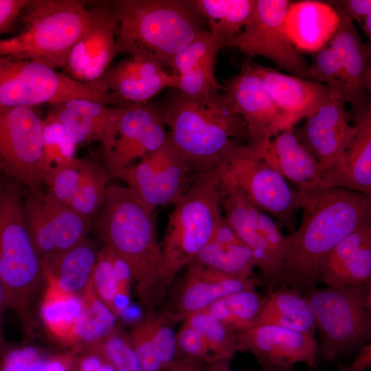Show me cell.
<instances>
[{
    "instance_id": "cell-1",
    "label": "cell",
    "mask_w": 371,
    "mask_h": 371,
    "mask_svg": "<svg viewBox=\"0 0 371 371\" xmlns=\"http://www.w3.org/2000/svg\"><path fill=\"white\" fill-rule=\"evenodd\" d=\"M299 227L285 235L278 285L304 293L320 283L323 262L357 228L371 223V197L343 188L297 189Z\"/></svg>"
},
{
    "instance_id": "cell-2",
    "label": "cell",
    "mask_w": 371,
    "mask_h": 371,
    "mask_svg": "<svg viewBox=\"0 0 371 371\" xmlns=\"http://www.w3.org/2000/svg\"><path fill=\"white\" fill-rule=\"evenodd\" d=\"M153 212L127 186H109L92 227L104 245L127 264L139 300L148 310L166 291Z\"/></svg>"
},
{
    "instance_id": "cell-3",
    "label": "cell",
    "mask_w": 371,
    "mask_h": 371,
    "mask_svg": "<svg viewBox=\"0 0 371 371\" xmlns=\"http://www.w3.org/2000/svg\"><path fill=\"white\" fill-rule=\"evenodd\" d=\"M159 107L169 142L194 177L216 167L246 143V125L223 92L192 100L170 89Z\"/></svg>"
},
{
    "instance_id": "cell-4",
    "label": "cell",
    "mask_w": 371,
    "mask_h": 371,
    "mask_svg": "<svg viewBox=\"0 0 371 371\" xmlns=\"http://www.w3.org/2000/svg\"><path fill=\"white\" fill-rule=\"evenodd\" d=\"M119 21L115 54L143 55L168 66L204 29L194 0H113Z\"/></svg>"
},
{
    "instance_id": "cell-5",
    "label": "cell",
    "mask_w": 371,
    "mask_h": 371,
    "mask_svg": "<svg viewBox=\"0 0 371 371\" xmlns=\"http://www.w3.org/2000/svg\"><path fill=\"white\" fill-rule=\"evenodd\" d=\"M91 16V3L87 1L30 0L19 17L21 30L11 37L0 38V56L28 59L63 70Z\"/></svg>"
},
{
    "instance_id": "cell-6",
    "label": "cell",
    "mask_w": 371,
    "mask_h": 371,
    "mask_svg": "<svg viewBox=\"0 0 371 371\" xmlns=\"http://www.w3.org/2000/svg\"><path fill=\"white\" fill-rule=\"evenodd\" d=\"M216 166L198 174L175 204L164 243L162 279L167 289L177 272L210 240L223 218Z\"/></svg>"
},
{
    "instance_id": "cell-7",
    "label": "cell",
    "mask_w": 371,
    "mask_h": 371,
    "mask_svg": "<svg viewBox=\"0 0 371 371\" xmlns=\"http://www.w3.org/2000/svg\"><path fill=\"white\" fill-rule=\"evenodd\" d=\"M25 189L0 172V283L6 307L20 315L32 308L43 280L23 218Z\"/></svg>"
},
{
    "instance_id": "cell-8",
    "label": "cell",
    "mask_w": 371,
    "mask_h": 371,
    "mask_svg": "<svg viewBox=\"0 0 371 371\" xmlns=\"http://www.w3.org/2000/svg\"><path fill=\"white\" fill-rule=\"evenodd\" d=\"M303 295L319 334L318 359L350 356L371 341V281L343 287L311 288Z\"/></svg>"
},
{
    "instance_id": "cell-9",
    "label": "cell",
    "mask_w": 371,
    "mask_h": 371,
    "mask_svg": "<svg viewBox=\"0 0 371 371\" xmlns=\"http://www.w3.org/2000/svg\"><path fill=\"white\" fill-rule=\"evenodd\" d=\"M85 98L120 106L99 84L76 81L62 71L28 59L0 56V110Z\"/></svg>"
},
{
    "instance_id": "cell-10",
    "label": "cell",
    "mask_w": 371,
    "mask_h": 371,
    "mask_svg": "<svg viewBox=\"0 0 371 371\" xmlns=\"http://www.w3.org/2000/svg\"><path fill=\"white\" fill-rule=\"evenodd\" d=\"M216 169L220 176L238 187L279 225L290 233L296 229V214L300 210L298 190L293 189L246 143L232 150Z\"/></svg>"
},
{
    "instance_id": "cell-11",
    "label": "cell",
    "mask_w": 371,
    "mask_h": 371,
    "mask_svg": "<svg viewBox=\"0 0 371 371\" xmlns=\"http://www.w3.org/2000/svg\"><path fill=\"white\" fill-rule=\"evenodd\" d=\"M220 178L224 216L251 249L260 284L273 289L278 285L281 271L285 235L274 219L255 205L238 187Z\"/></svg>"
},
{
    "instance_id": "cell-12",
    "label": "cell",
    "mask_w": 371,
    "mask_h": 371,
    "mask_svg": "<svg viewBox=\"0 0 371 371\" xmlns=\"http://www.w3.org/2000/svg\"><path fill=\"white\" fill-rule=\"evenodd\" d=\"M0 172L27 189L43 190V119L32 107L0 110Z\"/></svg>"
},
{
    "instance_id": "cell-13",
    "label": "cell",
    "mask_w": 371,
    "mask_h": 371,
    "mask_svg": "<svg viewBox=\"0 0 371 371\" xmlns=\"http://www.w3.org/2000/svg\"><path fill=\"white\" fill-rule=\"evenodd\" d=\"M291 1L256 0L254 13L236 35L223 42L253 58L262 56L301 78L309 77V65L291 43L284 24Z\"/></svg>"
},
{
    "instance_id": "cell-14",
    "label": "cell",
    "mask_w": 371,
    "mask_h": 371,
    "mask_svg": "<svg viewBox=\"0 0 371 371\" xmlns=\"http://www.w3.org/2000/svg\"><path fill=\"white\" fill-rule=\"evenodd\" d=\"M23 214L27 231L41 259L82 242L87 238L94 221L58 201L46 191L27 188Z\"/></svg>"
},
{
    "instance_id": "cell-15",
    "label": "cell",
    "mask_w": 371,
    "mask_h": 371,
    "mask_svg": "<svg viewBox=\"0 0 371 371\" xmlns=\"http://www.w3.org/2000/svg\"><path fill=\"white\" fill-rule=\"evenodd\" d=\"M194 177L168 139L159 149L130 166L117 179L155 211L158 206L175 205Z\"/></svg>"
},
{
    "instance_id": "cell-16",
    "label": "cell",
    "mask_w": 371,
    "mask_h": 371,
    "mask_svg": "<svg viewBox=\"0 0 371 371\" xmlns=\"http://www.w3.org/2000/svg\"><path fill=\"white\" fill-rule=\"evenodd\" d=\"M168 141V132L159 105L150 103L124 105L117 136L112 150L101 155L100 162L111 179Z\"/></svg>"
},
{
    "instance_id": "cell-17",
    "label": "cell",
    "mask_w": 371,
    "mask_h": 371,
    "mask_svg": "<svg viewBox=\"0 0 371 371\" xmlns=\"http://www.w3.org/2000/svg\"><path fill=\"white\" fill-rule=\"evenodd\" d=\"M251 63L244 62L237 74L223 80V94L246 125V144L259 146L293 128L275 105Z\"/></svg>"
},
{
    "instance_id": "cell-18",
    "label": "cell",
    "mask_w": 371,
    "mask_h": 371,
    "mask_svg": "<svg viewBox=\"0 0 371 371\" xmlns=\"http://www.w3.org/2000/svg\"><path fill=\"white\" fill-rule=\"evenodd\" d=\"M89 22L71 47L62 72L86 84H98L116 55L119 21L106 1L92 3Z\"/></svg>"
},
{
    "instance_id": "cell-19",
    "label": "cell",
    "mask_w": 371,
    "mask_h": 371,
    "mask_svg": "<svg viewBox=\"0 0 371 371\" xmlns=\"http://www.w3.org/2000/svg\"><path fill=\"white\" fill-rule=\"evenodd\" d=\"M236 350L254 356L261 368H314L318 360L315 335L272 325H258L236 333Z\"/></svg>"
},
{
    "instance_id": "cell-20",
    "label": "cell",
    "mask_w": 371,
    "mask_h": 371,
    "mask_svg": "<svg viewBox=\"0 0 371 371\" xmlns=\"http://www.w3.org/2000/svg\"><path fill=\"white\" fill-rule=\"evenodd\" d=\"M159 61L132 55L109 67L98 84L119 104L146 103L166 89H175L179 76L167 72Z\"/></svg>"
},
{
    "instance_id": "cell-21",
    "label": "cell",
    "mask_w": 371,
    "mask_h": 371,
    "mask_svg": "<svg viewBox=\"0 0 371 371\" xmlns=\"http://www.w3.org/2000/svg\"><path fill=\"white\" fill-rule=\"evenodd\" d=\"M339 18V25L328 45L340 60L344 77L341 97L350 104L355 122L371 110V48L362 41L353 21Z\"/></svg>"
},
{
    "instance_id": "cell-22",
    "label": "cell",
    "mask_w": 371,
    "mask_h": 371,
    "mask_svg": "<svg viewBox=\"0 0 371 371\" xmlns=\"http://www.w3.org/2000/svg\"><path fill=\"white\" fill-rule=\"evenodd\" d=\"M331 91L327 100L302 126L293 129L300 143L322 165H332L344 152L355 131L351 115L339 93Z\"/></svg>"
},
{
    "instance_id": "cell-23",
    "label": "cell",
    "mask_w": 371,
    "mask_h": 371,
    "mask_svg": "<svg viewBox=\"0 0 371 371\" xmlns=\"http://www.w3.org/2000/svg\"><path fill=\"white\" fill-rule=\"evenodd\" d=\"M123 106L77 98L52 106V113L76 145L100 142L102 155L114 146Z\"/></svg>"
},
{
    "instance_id": "cell-24",
    "label": "cell",
    "mask_w": 371,
    "mask_h": 371,
    "mask_svg": "<svg viewBox=\"0 0 371 371\" xmlns=\"http://www.w3.org/2000/svg\"><path fill=\"white\" fill-rule=\"evenodd\" d=\"M275 105L290 128L314 115L329 98L328 86L251 63Z\"/></svg>"
},
{
    "instance_id": "cell-25",
    "label": "cell",
    "mask_w": 371,
    "mask_h": 371,
    "mask_svg": "<svg viewBox=\"0 0 371 371\" xmlns=\"http://www.w3.org/2000/svg\"><path fill=\"white\" fill-rule=\"evenodd\" d=\"M260 284L256 276L234 278L192 261L177 291L175 307L170 310L183 320L190 314L205 311L221 298Z\"/></svg>"
},
{
    "instance_id": "cell-26",
    "label": "cell",
    "mask_w": 371,
    "mask_h": 371,
    "mask_svg": "<svg viewBox=\"0 0 371 371\" xmlns=\"http://www.w3.org/2000/svg\"><path fill=\"white\" fill-rule=\"evenodd\" d=\"M181 320L170 310H148L132 325L129 339L144 371H164L178 359L174 326Z\"/></svg>"
},
{
    "instance_id": "cell-27",
    "label": "cell",
    "mask_w": 371,
    "mask_h": 371,
    "mask_svg": "<svg viewBox=\"0 0 371 371\" xmlns=\"http://www.w3.org/2000/svg\"><path fill=\"white\" fill-rule=\"evenodd\" d=\"M247 145L298 189L320 186L327 167L321 164L300 143L293 128L282 131L259 146Z\"/></svg>"
},
{
    "instance_id": "cell-28",
    "label": "cell",
    "mask_w": 371,
    "mask_h": 371,
    "mask_svg": "<svg viewBox=\"0 0 371 371\" xmlns=\"http://www.w3.org/2000/svg\"><path fill=\"white\" fill-rule=\"evenodd\" d=\"M371 281V224L357 228L326 256L320 271V283L343 287Z\"/></svg>"
},
{
    "instance_id": "cell-29",
    "label": "cell",
    "mask_w": 371,
    "mask_h": 371,
    "mask_svg": "<svg viewBox=\"0 0 371 371\" xmlns=\"http://www.w3.org/2000/svg\"><path fill=\"white\" fill-rule=\"evenodd\" d=\"M355 133L324 172L320 186L343 188L371 197V110L354 122Z\"/></svg>"
},
{
    "instance_id": "cell-30",
    "label": "cell",
    "mask_w": 371,
    "mask_h": 371,
    "mask_svg": "<svg viewBox=\"0 0 371 371\" xmlns=\"http://www.w3.org/2000/svg\"><path fill=\"white\" fill-rule=\"evenodd\" d=\"M339 18L328 3L301 1L290 3L284 19L287 34L299 51L315 53L326 46Z\"/></svg>"
},
{
    "instance_id": "cell-31",
    "label": "cell",
    "mask_w": 371,
    "mask_h": 371,
    "mask_svg": "<svg viewBox=\"0 0 371 371\" xmlns=\"http://www.w3.org/2000/svg\"><path fill=\"white\" fill-rule=\"evenodd\" d=\"M193 261L234 278L256 276V263L251 249L224 216L210 240Z\"/></svg>"
},
{
    "instance_id": "cell-32",
    "label": "cell",
    "mask_w": 371,
    "mask_h": 371,
    "mask_svg": "<svg viewBox=\"0 0 371 371\" xmlns=\"http://www.w3.org/2000/svg\"><path fill=\"white\" fill-rule=\"evenodd\" d=\"M98 251L95 243L87 237L69 249L42 258L43 280L80 295L91 283Z\"/></svg>"
},
{
    "instance_id": "cell-33",
    "label": "cell",
    "mask_w": 371,
    "mask_h": 371,
    "mask_svg": "<svg viewBox=\"0 0 371 371\" xmlns=\"http://www.w3.org/2000/svg\"><path fill=\"white\" fill-rule=\"evenodd\" d=\"M272 325L315 335L316 326L309 304L300 291L286 286L269 289L256 323Z\"/></svg>"
},
{
    "instance_id": "cell-34",
    "label": "cell",
    "mask_w": 371,
    "mask_h": 371,
    "mask_svg": "<svg viewBox=\"0 0 371 371\" xmlns=\"http://www.w3.org/2000/svg\"><path fill=\"white\" fill-rule=\"evenodd\" d=\"M132 277L127 264L112 249L103 245L98 251L91 283L106 306L122 311L130 306Z\"/></svg>"
},
{
    "instance_id": "cell-35",
    "label": "cell",
    "mask_w": 371,
    "mask_h": 371,
    "mask_svg": "<svg viewBox=\"0 0 371 371\" xmlns=\"http://www.w3.org/2000/svg\"><path fill=\"white\" fill-rule=\"evenodd\" d=\"M45 281L40 308L42 322L53 338L72 346L74 328L82 309L81 297L64 291L51 281Z\"/></svg>"
},
{
    "instance_id": "cell-36",
    "label": "cell",
    "mask_w": 371,
    "mask_h": 371,
    "mask_svg": "<svg viewBox=\"0 0 371 371\" xmlns=\"http://www.w3.org/2000/svg\"><path fill=\"white\" fill-rule=\"evenodd\" d=\"M209 24L210 32L223 42L238 34L252 17L256 0H194Z\"/></svg>"
},
{
    "instance_id": "cell-37",
    "label": "cell",
    "mask_w": 371,
    "mask_h": 371,
    "mask_svg": "<svg viewBox=\"0 0 371 371\" xmlns=\"http://www.w3.org/2000/svg\"><path fill=\"white\" fill-rule=\"evenodd\" d=\"M80 297L82 309L74 328L71 346L79 352L109 335L115 328L116 319L96 295L91 281Z\"/></svg>"
},
{
    "instance_id": "cell-38",
    "label": "cell",
    "mask_w": 371,
    "mask_h": 371,
    "mask_svg": "<svg viewBox=\"0 0 371 371\" xmlns=\"http://www.w3.org/2000/svg\"><path fill=\"white\" fill-rule=\"evenodd\" d=\"M266 300L256 289L229 294L211 304L205 311L236 333L255 326Z\"/></svg>"
},
{
    "instance_id": "cell-39",
    "label": "cell",
    "mask_w": 371,
    "mask_h": 371,
    "mask_svg": "<svg viewBox=\"0 0 371 371\" xmlns=\"http://www.w3.org/2000/svg\"><path fill=\"white\" fill-rule=\"evenodd\" d=\"M111 178L93 154L80 158V179L76 193L69 207L95 220L104 201Z\"/></svg>"
},
{
    "instance_id": "cell-40",
    "label": "cell",
    "mask_w": 371,
    "mask_h": 371,
    "mask_svg": "<svg viewBox=\"0 0 371 371\" xmlns=\"http://www.w3.org/2000/svg\"><path fill=\"white\" fill-rule=\"evenodd\" d=\"M183 322L192 326L201 335L210 352V361H230L237 353L236 333L207 311H202L188 315Z\"/></svg>"
},
{
    "instance_id": "cell-41",
    "label": "cell",
    "mask_w": 371,
    "mask_h": 371,
    "mask_svg": "<svg viewBox=\"0 0 371 371\" xmlns=\"http://www.w3.org/2000/svg\"><path fill=\"white\" fill-rule=\"evenodd\" d=\"M82 351L96 355L113 371H144L128 335L116 327L99 342Z\"/></svg>"
},
{
    "instance_id": "cell-42",
    "label": "cell",
    "mask_w": 371,
    "mask_h": 371,
    "mask_svg": "<svg viewBox=\"0 0 371 371\" xmlns=\"http://www.w3.org/2000/svg\"><path fill=\"white\" fill-rule=\"evenodd\" d=\"M221 41L210 30H205L177 53L168 63L172 73L180 76L192 67L204 63H215Z\"/></svg>"
},
{
    "instance_id": "cell-43",
    "label": "cell",
    "mask_w": 371,
    "mask_h": 371,
    "mask_svg": "<svg viewBox=\"0 0 371 371\" xmlns=\"http://www.w3.org/2000/svg\"><path fill=\"white\" fill-rule=\"evenodd\" d=\"M76 146L59 121L49 113L43 119V161L48 173L54 166L71 163L76 157Z\"/></svg>"
},
{
    "instance_id": "cell-44",
    "label": "cell",
    "mask_w": 371,
    "mask_h": 371,
    "mask_svg": "<svg viewBox=\"0 0 371 371\" xmlns=\"http://www.w3.org/2000/svg\"><path fill=\"white\" fill-rule=\"evenodd\" d=\"M215 63L197 65L179 76L176 89L185 97L192 100H204L224 91L225 87L218 82Z\"/></svg>"
},
{
    "instance_id": "cell-45",
    "label": "cell",
    "mask_w": 371,
    "mask_h": 371,
    "mask_svg": "<svg viewBox=\"0 0 371 371\" xmlns=\"http://www.w3.org/2000/svg\"><path fill=\"white\" fill-rule=\"evenodd\" d=\"M80 179V158L68 164L52 167L45 179L46 192L58 201L69 205L75 196Z\"/></svg>"
},
{
    "instance_id": "cell-46",
    "label": "cell",
    "mask_w": 371,
    "mask_h": 371,
    "mask_svg": "<svg viewBox=\"0 0 371 371\" xmlns=\"http://www.w3.org/2000/svg\"><path fill=\"white\" fill-rule=\"evenodd\" d=\"M313 62L309 65V77L317 83L329 87L330 90L341 95L344 77L341 65L335 52L327 45L314 53Z\"/></svg>"
},
{
    "instance_id": "cell-47",
    "label": "cell",
    "mask_w": 371,
    "mask_h": 371,
    "mask_svg": "<svg viewBox=\"0 0 371 371\" xmlns=\"http://www.w3.org/2000/svg\"><path fill=\"white\" fill-rule=\"evenodd\" d=\"M178 359H186L205 364L211 361V355L201 335L183 322L175 333Z\"/></svg>"
},
{
    "instance_id": "cell-48",
    "label": "cell",
    "mask_w": 371,
    "mask_h": 371,
    "mask_svg": "<svg viewBox=\"0 0 371 371\" xmlns=\"http://www.w3.org/2000/svg\"><path fill=\"white\" fill-rule=\"evenodd\" d=\"M328 4L338 16L347 18L359 25L371 14L370 0H339L331 1Z\"/></svg>"
},
{
    "instance_id": "cell-49",
    "label": "cell",
    "mask_w": 371,
    "mask_h": 371,
    "mask_svg": "<svg viewBox=\"0 0 371 371\" xmlns=\"http://www.w3.org/2000/svg\"><path fill=\"white\" fill-rule=\"evenodd\" d=\"M30 0H0V35L7 32Z\"/></svg>"
},
{
    "instance_id": "cell-50",
    "label": "cell",
    "mask_w": 371,
    "mask_h": 371,
    "mask_svg": "<svg viewBox=\"0 0 371 371\" xmlns=\"http://www.w3.org/2000/svg\"><path fill=\"white\" fill-rule=\"evenodd\" d=\"M72 368L74 371H109L111 369L98 356L87 351H82L74 358Z\"/></svg>"
},
{
    "instance_id": "cell-51",
    "label": "cell",
    "mask_w": 371,
    "mask_h": 371,
    "mask_svg": "<svg viewBox=\"0 0 371 371\" xmlns=\"http://www.w3.org/2000/svg\"><path fill=\"white\" fill-rule=\"evenodd\" d=\"M371 366V343L368 342L355 352L351 368L357 371H365Z\"/></svg>"
},
{
    "instance_id": "cell-52",
    "label": "cell",
    "mask_w": 371,
    "mask_h": 371,
    "mask_svg": "<svg viewBox=\"0 0 371 371\" xmlns=\"http://www.w3.org/2000/svg\"><path fill=\"white\" fill-rule=\"evenodd\" d=\"M164 371H205V364L186 359H177Z\"/></svg>"
},
{
    "instance_id": "cell-53",
    "label": "cell",
    "mask_w": 371,
    "mask_h": 371,
    "mask_svg": "<svg viewBox=\"0 0 371 371\" xmlns=\"http://www.w3.org/2000/svg\"><path fill=\"white\" fill-rule=\"evenodd\" d=\"M205 371H233L229 361H213L205 364Z\"/></svg>"
},
{
    "instance_id": "cell-54",
    "label": "cell",
    "mask_w": 371,
    "mask_h": 371,
    "mask_svg": "<svg viewBox=\"0 0 371 371\" xmlns=\"http://www.w3.org/2000/svg\"><path fill=\"white\" fill-rule=\"evenodd\" d=\"M5 308H6V306L5 302L4 293L1 284L0 283V353L5 346L2 329V317Z\"/></svg>"
},
{
    "instance_id": "cell-55",
    "label": "cell",
    "mask_w": 371,
    "mask_h": 371,
    "mask_svg": "<svg viewBox=\"0 0 371 371\" xmlns=\"http://www.w3.org/2000/svg\"><path fill=\"white\" fill-rule=\"evenodd\" d=\"M366 37L371 40V14H368L359 25Z\"/></svg>"
},
{
    "instance_id": "cell-56",
    "label": "cell",
    "mask_w": 371,
    "mask_h": 371,
    "mask_svg": "<svg viewBox=\"0 0 371 371\" xmlns=\"http://www.w3.org/2000/svg\"><path fill=\"white\" fill-rule=\"evenodd\" d=\"M257 371H297L293 367L284 368H261Z\"/></svg>"
},
{
    "instance_id": "cell-57",
    "label": "cell",
    "mask_w": 371,
    "mask_h": 371,
    "mask_svg": "<svg viewBox=\"0 0 371 371\" xmlns=\"http://www.w3.org/2000/svg\"><path fill=\"white\" fill-rule=\"evenodd\" d=\"M338 371H357L352 368L350 366L340 364L338 367Z\"/></svg>"
}]
</instances>
